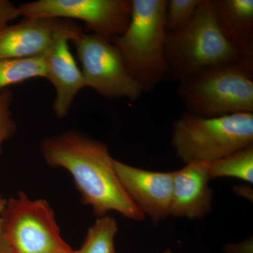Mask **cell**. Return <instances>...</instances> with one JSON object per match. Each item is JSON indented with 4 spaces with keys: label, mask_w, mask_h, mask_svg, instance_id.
Wrapping results in <instances>:
<instances>
[{
    "label": "cell",
    "mask_w": 253,
    "mask_h": 253,
    "mask_svg": "<svg viewBox=\"0 0 253 253\" xmlns=\"http://www.w3.org/2000/svg\"><path fill=\"white\" fill-rule=\"evenodd\" d=\"M1 236L11 253H68L54 211L44 199H31L19 191L0 213Z\"/></svg>",
    "instance_id": "obj_6"
},
{
    "label": "cell",
    "mask_w": 253,
    "mask_h": 253,
    "mask_svg": "<svg viewBox=\"0 0 253 253\" xmlns=\"http://www.w3.org/2000/svg\"><path fill=\"white\" fill-rule=\"evenodd\" d=\"M171 145L185 165L217 161L253 145V113L201 118L185 111L173 123Z\"/></svg>",
    "instance_id": "obj_4"
},
{
    "label": "cell",
    "mask_w": 253,
    "mask_h": 253,
    "mask_svg": "<svg viewBox=\"0 0 253 253\" xmlns=\"http://www.w3.org/2000/svg\"><path fill=\"white\" fill-rule=\"evenodd\" d=\"M40 151L50 167L63 168L71 174L82 203L91 207L96 217L115 211L131 220L146 217L121 184L104 143L69 129L43 139Z\"/></svg>",
    "instance_id": "obj_1"
},
{
    "label": "cell",
    "mask_w": 253,
    "mask_h": 253,
    "mask_svg": "<svg viewBox=\"0 0 253 253\" xmlns=\"http://www.w3.org/2000/svg\"><path fill=\"white\" fill-rule=\"evenodd\" d=\"M221 35L243 66L253 71V0H212Z\"/></svg>",
    "instance_id": "obj_13"
},
{
    "label": "cell",
    "mask_w": 253,
    "mask_h": 253,
    "mask_svg": "<svg viewBox=\"0 0 253 253\" xmlns=\"http://www.w3.org/2000/svg\"><path fill=\"white\" fill-rule=\"evenodd\" d=\"M208 171L211 179L217 178H236L253 184V145L225 157L208 163Z\"/></svg>",
    "instance_id": "obj_14"
},
{
    "label": "cell",
    "mask_w": 253,
    "mask_h": 253,
    "mask_svg": "<svg viewBox=\"0 0 253 253\" xmlns=\"http://www.w3.org/2000/svg\"><path fill=\"white\" fill-rule=\"evenodd\" d=\"M131 6L126 31L111 41L143 92H149L168 78L164 51L167 0H131Z\"/></svg>",
    "instance_id": "obj_3"
},
{
    "label": "cell",
    "mask_w": 253,
    "mask_h": 253,
    "mask_svg": "<svg viewBox=\"0 0 253 253\" xmlns=\"http://www.w3.org/2000/svg\"><path fill=\"white\" fill-rule=\"evenodd\" d=\"M186 112L201 118L253 113V71L240 64L214 68L179 83Z\"/></svg>",
    "instance_id": "obj_5"
},
{
    "label": "cell",
    "mask_w": 253,
    "mask_h": 253,
    "mask_svg": "<svg viewBox=\"0 0 253 253\" xmlns=\"http://www.w3.org/2000/svg\"><path fill=\"white\" fill-rule=\"evenodd\" d=\"M81 63L85 87L109 99H139V83L128 71L117 46L104 37L82 31L71 41Z\"/></svg>",
    "instance_id": "obj_7"
},
{
    "label": "cell",
    "mask_w": 253,
    "mask_h": 253,
    "mask_svg": "<svg viewBox=\"0 0 253 253\" xmlns=\"http://www.w3.org/2000/svg\"><path fill=\"white\" fill-rule=\"evenodd\" d=\"M68 253H76V251H71V252H70Z\"/></svg>",
    "instance_id": "obj_23"
},
{
    "label": "cell",
    "mask_w": 253,
    "mask_h": 253,
    "mask_svg": "<svg viewBox=\"0 0 253 253\" xmlns=\"http://www.w3.org/2000/svg\"><path fill=\"white\" fill-rule=\"evenodd\" d=\"M45 77L44 56L0 59V91L31 78Z\"/></svg>",
    "instance_id": "obj_15"
},
{
    "label": "cell",
    "mask_w": 253,
    "mask_h": 253,
    "mask_svg": "<svg viewBox=\"0 0 253 253\" xmlns=\"http://www.w3.org/2000/svg\"><path fill=\"white\" fill-rule=\"evenodd\" d=\"M208 163L194 161L173 172L169 215L202 219L211 212L212 191Z\"/></svg>",
    "instance_id": "obj_11"
},
{
    "label": "cell",
    "mask_w": 253,
    "mask_h": 253,
    "mask_svg": "<svg viewBox=\"0 0 253 253\" xmlns=\"http://www.w3.org/2000/svg\"><path fill=\"white\" fill-rule=\"evenodd\" d=\"M115 170L126 194L156 224L169 216L173 172H154L113 161Z\"/></svg>",
    "instance_id": "obj_10"
},
{
    "label": "cell",
    "mask_w": 253,
    "mask_h": 253,
    "mask_svg": "<svg viewBox=\"0 0 253 253\" xmlns=\"http://www.w3.org/2000/svg\"><path fill=\"white\" fill-rule=\"evenodd\" d=\"M6 201H7V200L4 199V198L0 195V213L2 212L3 210H4L5 206H6ZM1 225H2V220H1V218L0 217V235H1Z\"/></svg>",
    "instance_id": "obj_21"
},
{
    "label": "cell",
    "mask_w": 253,
    "mask_h": 253,
    "mask_svg": "<svg viewBox=\"0 0 253 253\" xmlns=\"http://www.w3.org/2000/svg\"><path fill=\"white\" fill-rule=\"evenodd\" d=\"M82 31L81 27L70 20L24 18L0 31V59L44 56L60 37Z\"/></svg>",
    "instance_id": "obj_9"
},
{
    "label": "cell",
    "mask_w": 253,
    "mask_h": 253,
    "mask_svg": "<svg viewBox=\"0 0 253 253\" xmlns=\"http://www.w3.org/2000/svg\"><path fill=\"white\" fill-rule=\"evenodd\" d=\"M164 51L168 78L178 83L222 66H244L219 31L212 0H201L189 24L166 36Z\"/></svg>",
    "instance_id": "obj_2"
},
{
    "label": "cell",
    "mask_w": 253,
    "mask_h": 253,
    "mask_svg": "<svg viewBox=\"0 0 253 253\" xmlns=\"http://www.w3.org/2000/svg\"><path fill=\"white\" fill-rule=\"evenodd\" d=\"M118 231L117 221L112 216L98 217L88 229L84 243L76 253H116L115 238Z\"/></svg>",
    "instance_id": "obj_16"
},
{
    "label": "cell",
    "mask_w": 253,
    "mask_h": 253,
    "mask_svg": "<svg viewBox=\"0 0 253 253\" xmlns=\"http://www.w3.org/2000/svg\"><path fill=\"white\" fill-rule=\"evenodd\" d=\"M201 0L167 1L165 28L166 34H175L186 28L194 18Z\"/></svg>",
    "instance_id": "obj_17"
},
{
    "label": "cell",
    "mask_w": 253,
    "mask_h": 253,
    "mask_svg": "<svg viewBox=\"0 0 253 253\" xmlns=\"http://www.w3.org/2000/svg\"><path fill=\"white\" fill-rule=\"evenodd\" d=\"M14 99V93L9 88L0 91V154L3 144L17 131V124L13 119L11 111Z\"/></svg>",
    "instance_id": "obj_18"
},
{
    "label": "cell",
    "mask_w": 253,
    "mask_h": 253,
    "mask_svg": "<svg viewBox=\"0 0 253 253\" xmlns=\"http://www.w3.org/2000/svg\"><path fill=\"white\" fill-rule=\"evenodd\" d=\"M18 17V6L9 0H0V31Z\"/></svg>",
    "instance_id": "obj_19"
},
{
    "label": "cell",
    "mask_w": 253,
    "mask_h": 253,
    "mask_svg": "<svg viewBox=\"0 0 253 253\" xmlns=\"http://www.w3.org/2000/svg\"><path fill=\"white\" fill-rule=\"evenodd\" d=\"M131 0H38L18 6L24 18L80 20L92 34L111 40L130 21Z\"/></svg>",
    "instance_id": "obj_8"
},
{
    "label": "cell",
    "mask_w": 253,
    "mask_h": 253,
    "mask_svg": "<svg viewBox=\"0 0 253 253\" xmlns=\"http://www.w3.org/2000/svg\"><path fill=\"white\" fill-rule=\"evenodd\" d=\"M77 35L60 37L44 55L45 78L53 84L56 92L52 109L60 119L67 116L78 92L85 88L83 74L68 45Z\"/></svg>",
    "instance_id": "obj_12"
},
{
    "label": "cell",
    "mask_w": 253,
    "mask_h": 253,
    "mask_svg": "<svg viewBox=\"0 0 253 253\" xmlns=\"http://www.w3.org/2000/svg\"><path fill=\"white\" fill-rule=\"evenodd\" d=\"M0 253H11L1 235H0Z\"/></svg>",
    "instance_id": "obj_20"
},
{
    "label": "cell",
    "mask_w": 253,
    "mask_h": 253,
    "mask_svg": "<svg viewBox=\"0 0 253 253\" xmlns=\"http://www.w3.org/2000/svg\"><path fill=\"white\" fill-rule=\"evenodd\" d=\"M162 253H172V251H169V250H166V251H163Z\"/></svg>",
    "instance_id": "obj_22"
}]
</instances>
